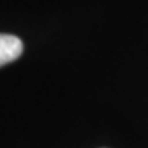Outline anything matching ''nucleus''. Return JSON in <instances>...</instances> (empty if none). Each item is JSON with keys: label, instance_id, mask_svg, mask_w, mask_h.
Listing matches in <instances>:
<instances>
[{"label": "nucleus", "instance_id": "obj_1", "mask_svg": "<svg viewBox=\"0 0 148 148\" xmlns=\"http://www.w3.org/2000/svg\"><path fill=\"white\" fill-rule=\"evenodd\" d=\"M21 53H23V43L20 38L0 33V68L18 59Z\"/></svg>", "mask_w": 148, "mask_h": 148}]
</instances>
